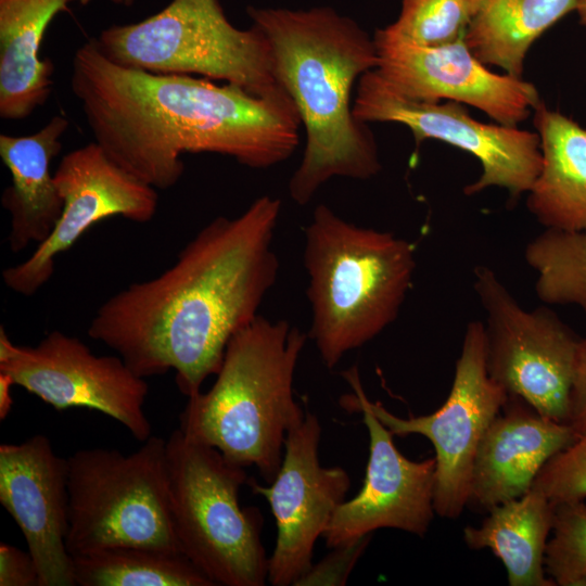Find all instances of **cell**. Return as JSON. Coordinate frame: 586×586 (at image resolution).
<instances>
[{
    "mask_svg": "<svg viewBox=\"0 0 586 586\" xmlns=\"http://www.w3.org/2000/svg\"><path fill=\"white\" fill-rule=\"evenodd\" d=\"M0 586H39V575L29 551L0 544Z\"/></svg>",
    "mask_w": 586,
    "mask_h": 586,
    "instance_id": "f546056e",
    "label": "cell"
},
{
    "mask_svg": "<svg viewBox=\"0 0 586 586\" xmlns=\"http://www.w3.org/2000/svg\"><path fill=\"white\" fill-rule=\"evenodd\" d=\"M304 266L311 309L307 335L332 369L396 320L411 286L416 247L319 204L305 229Z\"/></svg>",
    "mask_w": 586,
    "mask_h": 586,
    "instance_id": "5b68a950",
    "label": "cell"
},
{
    "mask_svg": "<svg viewBox=\"0 0 586 586\" xmlns=\"http://www.w3.org/2000/svg\"><path fill=\"white\" fill-rule=\"evenodd\" d=\"M579 437L509 395L485 430L474 458L468 506L481 511L524 495L545 463Z\"/></svg>",
    "mask_w": 586,
    "mask_h": 586,
    "instance_id": "ac0fdd59",
    "label": "cell"
},
{
    "mask_svg": "<svg viewBox=\"0 0 586 586\" xmlns=\"http://www.w3.org/2000/svg\"><path fill=\"white\" fill-rule=\"evenodd\" d=\"M353 112L366 124L398 123L408 127L417 144L434 139L472 154L481 163L482 174L464 187L466 195L498 187L515 200L530 191L542 169L537 132L479 122L464 104L456 101L409 99L394 90L375 69L359 78Z\"/></svg>",
    "mask_w": 586,
    "mask_h": 586,
    "instance_id": "30bf717a",
    "label": "cell"
},
{
    "mask_svg": "<svg viewBox=\"0 0 586 586\" xmlns=\"http://www.w3.org/2000/svg\"><path fill=\"white\" fill-rule=\"evenodd\" d=\"M524 259L540 301L574 305L586 316V232L546 228L527 243Z\"/></svg>",
    "mask_w": 586,
    "mask_h": 586,
    "instance_id": "d4e9b609",
    "label": "cell"
},
{
    "mask_svg": "<svg viewBox=\"0 0 586 586\" xmlns=\"http://www.w3.org/2000/svg\"><path fill=\"white\" fill-rule=\"evenodd\" d=\"M71 88L94 142L156 190L180 180L186 153L265 169L286 161L300 141L301 118L284 89L259 95L205 77L123 66L94 38L74 53Z\"/></svg>",
    "mask_w": 586,
    "mask_h": 586,
    "instance_id": "7a4b0ae2",
    "label": "cell"
},
{
    "mask_svg": "<svg viewBox=\"0 0 586 586\" xmlns=\"http://www.w3.org/2000/svg\"><path fill=\"white\" fill-rule=\"evenodd\" d=\"M111 1L115 4L129 7L133 3L135 0H111Z\"/></svg>",
    "mask_w": 586,
    "mask_h": 586,
    "instance_id": "836d02e7",
    "label": "cell"
},
{
    "mask_svg": "<svg viewBox=\"0 0 586 586\" xmlns=\"http://www.w3.org/2000/svg\"><path fill=\"white\" fill-rule=\"evenodd\" d=\"M480 0H403L396 21L386 28L421 46L456 41L476 11Z\"/></svg>",
    "mask_w": 586,
    "mask_h": 586,
    "instance_id": "484cf974",
    "label": "cell"
},
{
    "mask_svg": "<svg viewBox=\"0 0 586 586\" xmlns=\"http://www.w3.org/2000/svg\"><path fill=\"white\" fill-rule=\"evenodd\" d=\"M377 73L400 94L424 102L456 101L479 109L495 123L518 126L542 101L523 78L496 74L468 48L463 37L421 46L386 27L375 30Z\"/></svg>",
    "mask_w": 586,
    "mask_h": 586,
    "instance_id": "2e32d148",
    "label": "cell"
},
{
    "mask_svg": "<svg viewBox=\"0 0 586 586\" xmlns=\"http://www.w3.org/2000/svg\"><path fill=\"white\" fill-rule=\"evenodd\" d=\"M371 539V534L348 544L332 548L319 563L313 564L295 586L335 585L342 586Z\"/></svg>",
    "mask_w": 586,
    "mask_h": 586,
    "instance_id": "f1b7e54d",
    "label": "cell"
},
{
    "mask_svg": "<svg viewBox=\"0 0 586 586\" xmlns=\"http://www.w3.org/2000/svg\"><path fill=\"white\" fill-rule=\"evenodd\" d=\"M68 126L65 116L54 115L31 135L0 136V156L11 174L1 204L10 214L8 243L13 253L42 243L62 213L63 199L50 167Z\"/></svg>",
    "mask_w": 586,
    "mask_h": 586,
    "instance_id": "d6986e66",
    "label": "cell"
},
{
    "mask_svg": "<svg viewBox=\"0 0 586 586\" xmlns=\"http://www.w3.org/2000/svg\"><path fill=\"white\" fill-rule=\"evenodd\" d=\"M533 488L553 505L586 498V437L551 457L536 475Z\"/></svg>",
    "mask_w": 586,
    "mask_h": 586,
    "instance_id": "83f0119b",
    "label": "cell"
},
{
    "mask_svg": "<svg viewBox=\"0 0 586 586\" xmlns=\"http://www.w3.org/2000/svg\"><path fill=\"white\" fill-rule=\"evenodd\" d=\"M0 372L56 410L87 408L123 424L138 441L152 435L144 412L145 378L120 356H99L79 339L54 330L34 346L11 341L0 327Z\"/></svg>",
    "mask_w": 586,
    "mask_h": 586,
    "instance_id": "7c38bea8",
    "label": "cell"
},
{
    "mask_svg": "<svg viewBox=\"0 0 586 586\" xmlns=\"http://www.w3.org/2000/svg\"><path fill=\"white\" fill-rule=\"evenodd\" d=\"M279 199L257 198L234 218L218 216L158 276L135 282L97 309L88 335L115 351L138 375L175 371L191 397L216 374L230 340L258 316L275 285Z\"/></svg>",
    "mask_w": 586,
    "mask_h": 586,
    "instance_id": "6da1fadb",
    "label": "cell"
},
{
    "mask_svg": "<svg viewBox=\"0 0 586 586\" xmlns=\"http://www.w3.org/2000/svg\"><path fill=\"white\" fill-rule=\"evenodd\" d=\"M352 394L341 398L345 409L362 413L369 435L364 484L335 510L322 537L335 548L380 528L400 530L423 537L434 518L435 458L413 461L395 446L393 433L366 403L356 366L342 373Z\"/></svg>",
    "mask_w": 586,
    "mask_h": 586,
    "instance_id": "4fadbf2b",
    "label": "cell"
},
{
    "mask_svg": "<svg viewBox=\"0 0 586 586\" xmlns=\"http://www.w3.org/2000/svg\"><path fill=\"white\" fill-rule=\"evenodd\" d=\"M533 112L543 164L526 206L545 228L586 232V129L543 101Z\"/></svg>",
    "mask_w": 586,
    "mask_h": 586,
    "instance_id": "ffe728a7",
    "label": "cell"
},
{
    "mask_svg": "<svg viewBox=\"0 0 586 586\" xmlns=\"http://www.w3.org/2000/svg\"><path fill=\"white\" fill-rule=\"evenodd\" d=\"M566 423L578 437H586V337L578 347Z\"/></svg>",
    "mask_w": 586,
    "mask_h": 586,
    "instance_id": "4dcf8cb0",
    "label": "cell"
},
{
    "mask_svg": "<svg viewBox=\"0 0 586 586\" xmlns=\"http://www.w3.org/2000/svg\"><path fill=\"white\" fill-rule=\"evenodd\" d=\"M553 513L555 505L531 487L493 507L480 526H466L463 540L471 549H489L505 565L510 586H555L544 564Z\"/></svg>",
    "mask_w": 586,
    "mask_h": 586,
    "instance_id": "7402d4cb",
    "label": "cell"
},
{
    "mask_svg": "<svg viewBox=\"0 0 586 586\" xmlns=\"http://www.w3.org/2000/svg\"><path fill=\"white\" fill-rule=\"evenodd\" d=\"M13 385L15 384L11 377L0 372V420L5 419L12 408L13 398L11 390Z\"/></svg>",
    "mask_w": 586,
    "mask_h": 586,
    "instance_id": "1f68e13d",
    "label": "cell"
},
{
    "mask_svg": "<svg viewBox=\"0 0 586 586\" xmlns=\"http://www.w3.org/2000/svg\"><path fill=\"white\" fill-rule=\"evenodd\" d=\"M307 339L286 320L259 315L228 343L212 387L188 397L178 429L270 483L288 432L305 417L293 382Z\"/></svg>",
    "mask_w": 586,
    "mask_h": 586,
    "instance_id": "277c9868",
    "label": "cell"
},
{
    "mask_svg": "<svg viewBox=\"0 0 586 586\" xmlns=\"http://www.w3.org/2000/svg\"><path fill=\"white\" fill-rule=\"evenodd\" d=\"M578 0H480L463 35L471 52L486 66L522 78L532 44L576 9Z\"/></svg>",
    "mask_w": 586,
    "mask_h": 586,
    "instance_id": "603a6c76",
    "label": "cell"
},
{
    "mask_svg": "<svg viewBox=\"0 0 586 586\" xmlns=\"http://www.w3.org/2000/svg\"><path fill=\"white\" fill-rule=\"evenodd\" d=\"M67 460L66 547L72 557L123 546L179 551L169 513L164 438L151 435L129 455L88 448Z\"/></svg>",
    "mask_w": 586,
    "mask_h": 586,
    "instance_id": "ba28073f",
    "label": "cell"
},
{
    "mask_svg": "<svg viewBox=\"0 0 586 586\" xmlns=\"http://www.w3.org/2000/svg\"><path fill=\"white\" fill-rule=\"evenodd\" d=\"M545 571L555 586H586V504L555 505L545 550Z\"/></svg>",
    "mask_w": 586,
    "mask_h": 586,
    "instance_id": "4316f807",
    "label": "cell"
},
{
    "mask_svg": "<svg viewBox=\"0 0 586 586\" xmlns=\"http://www.w3.org/2000/svg\"><path fill=\"white\" fill-rule=\"evenodd\" d=\"M509 394L487 370L486 334L482 321H470L445 403L425 416L400 418L380 402L366 403L393 433L426 437L435 450L434 510L440 517L458 518L468 507L473 462L479 443Z\"/></svg>",
    "mask_w": 586,
    "mask_h": 586,
    "instance_id": "8fae6325",
    "label": "cell"
},
{
    "mask_svg": "<svg viewBox=\"0 0 586 586\" xmlns=\"http://www.w3.org/2000/svg\"><path fill=\"white\" fill-rule=\"evenodd\" d=\"M166 463L178 550L215 586L265 585L263 519L258 509L242 508L239 500L250 480L245 468L179 429L166 440Z\"/></svg>",
    "mask_w": 586,
    "mask_h": 586,
    "instance_id": "8992f818",
    "label": "cell"
},
{
    "mask_svg": "<svg viewBox=\"0 0 586 586\" xmlns=\"http://www.w3.org/2000/svg\"><path fill=\"white\" fill-rule=\"evenodd\" d=\"M69 0H0V117L21 120L50 97L53 63L42 59L50 23Z\"/></svg>",
    "mask_w": 586,
    "mask_h": 586,
    "instance_id": "44dd1931",
    "label": "cell"
},
{
    "mask_svg": "<svg viewBox=\"0 0 586 586\" xmlns=\"http://www.w3.org/2000/svg\"><path fill=\"white\" fill-rule=\"evenodd\" d=\"M575 12L578 16L579 23L586 27V0H578Z\"/></svg>",
    "mask_w": 586,
    "mask_h": 586,
    "instance_id": "d6a6232c",
    "label": "cell"
},
{
    "mask_svg": "<svg viewBox=\"0 0 586 586\" xmlns=\"http://www.w3.org/2000/svg\"><path fill=\"white\" fill-rule=\"evenodd\" d=\"M473 288L486 315L491 378L542 416L566 423L582 337L550 308L522 307L487 266L474 268Z\"/></svg>",
    "mask_w": 586,
    "mask_h": 586,
    "instance_id": "9c48e42d",
    "label": "cell"
},
{
    "mask_svg": "<svg viewBox=\"0 0 586 586\" xmlns=\"http://www.w3.org/2000/svg\"><path fill=\"white\" fill-rule=\"evenodd\" d=\"M0 502L18 525L35 560L39 586H74L68 532V460L36 434L0 445Z\"/></svg>",
    "mask_w": 586,
    "mask_h": 586,
    "instance_id": "e0dca14e",
    "label": "cell"
},
{
    "mask_svg": "<svg viewBox=\"0 0 586 586\" xmlns=\"http://www.w3.org/2000/svg\"><path fill=\"white\" fill-rule=\"evenodd\" d=\"M78 586H215L179 551L123 546L73 557Z\"/></svg>",
    "mask_w": 586,
    "mask_h": 586,
    "instance_id": "cb8c5ba5",
    "label": "cell"
},
{
    "mask_svg": "<svg viewBox=\"0 0 586 586\" xmlns=\"http://www.w3.org/2000/svg\"><path fill=\"white\" fill-rule=\"evenodd\" d=\"M94 40L123 66L202 76L259 95L283 90L265 34L254 25L234 27L218 0H173L143 21L102 30Z\"/></svg>",
    "mask_w": 586,
    "mask_h": 586,
    "instance_id": "52a82bcc",
    "label": "cell"
},
{
    "mask_svg": "<svg viewBox=\"0 0 586 586\" xmlns=\"http://www.w3.org/2000/svg\"><path fill=\"white\" fill-rule=\"evenodd\" d=\"M321 425L306 410L285 437L282 461L269 487L249 480L253 493L268 501L276 520L277 539L268 558L267 582L295 586L313 565L314 548L351 486L341 467L319 460Z\"/></svg>",
    "mask_w": 586,
    "mask_h": 586,
    "instance_id": "9a60e30c",
    "label": "cell"
},
{
    "mask_svg": "<svg viewBox=\"0 0 586 586\" xmlns=\"http://www.w3.org/2000/svg\"><path fill=\"white\" fill-rule=\"evenodd\" d=\"M54 180L62 213L49 234L22 263L2 271L4 284L23 296L39 291L54 272L55 258L94 224L112 216L145 224L157 209V190L111 160L97 142L66 153Z\"/></svg>",
    "mask_w": 586,
    "mask_h": 586,
    "instance_id": "5bb4252c",
    "label": "cell"
},
{
    "mask_svg": "<svg viewBox=\"0 0 586 586\" xmlns=\"http://www.w3.org/2000/svg\"><path fill=\"white\" fill-rule=\"evenodd\" d=\"M247 14L270 44L277 81L306 133L303 158L289 181L290 198L303 206L334 177L378 175L377 141L353 112L355 84L378 66L373 37L329 7H249Z\"/></svg>",
    "mask_w": 586,
    "mask_h": 586,
    "instance_id": "3957f363",
    "label": "cell"
}]
</instances>
